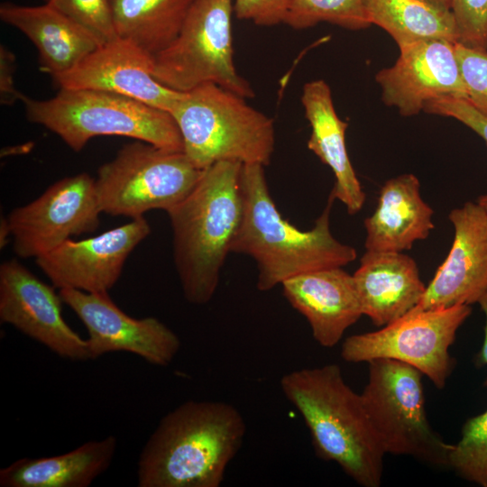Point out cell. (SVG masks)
I'll return each instance as SVG.
<instances>
[{
  "mask_svg": "<svg viewBox=\"0 0 487 487\" xmlns=\"http://www.w3.org/2000/svg\"><path fill=\"white\" fill-rule=\"evenodd\" d=\"M289 0H234V13L240 20L259 26L284 23Z\"/></svg>",
  "mask_w": 487,
  "mask_h": 487,
  "instance_id": "cell-32",
  "label": "cell"
},
{
  "mask_svg": "<svg viewBox=\"0 0 487 487\" xmlns=\"http://www.w3.org/2000/svg\"><path fill=\"white\" fill-rule=\"evenodd\" d=\"M245 99L213 83L181 93L170 114L179 130L183 152L198 169L223 161L270 164L274 122Z\"/></svg>",
  "mask_w": 487,
  "mask_h": 487,
  "instance_id": "cell-5",
  "label": "cell"
},
{
  "mask_svg": "<svg viewBox=\"0 0 487 487\" xmlns=\"http://www.w3.org/2000/svg\"><path fill=\"white\" fill-rule=\"evenodd\" d=\"M300 100L311 127L308 148L332 170L335 198L345 206L349 215H355L363 208L366 196L348 156V124L335 112L330 87L323 79L307 82Z\"/></svg>",
  "mask_w": 487,
  "mask_h": 487,
  "instance_id": "cell-22",
  "label": "cell"
},
{
  "mask_svg": "<svg viewBox=\"0 0 487 487\" xmlns=\"http://www.w3.org/2000/svg\"><path fill=\"white\" fill-rule=\"evenodd\" d=\"M203 170L183 152L134 140L97 170L95 186L100 210L131 219L152 209L168 212L189 194Z\"/></svg>",
  "mask_w": 487,
  "mask_h": 487,
  "instance_id": "cell-7",
  "label": "cell"
},
{
  "mask_svg": "<svg viewBox=\"0 0 487 487\" xmlns=\"http://www.w3.org/2000/svg\"><path fill=\"white\" fill-rule=\"evenodd\" d=\"M15 56L5 46L0 47V101L2 105L11 106L24 97L14 87Z\"/></svg>",
  "mask_w": 487,
  "mask_h": 487,
  "instance_id": "cell-33",
  "label": "cell"
},
{
  "mask_svg": "<svg viewBox=\"0 0 487 487\" xmlns=\"http://www.w3.org/2000/svg\"><path fill=\"white\" fill-rule=\"evenodd\" d=\"M0 245L1 248L5 247L8 242V236H11V233L8 227L6 218L1 221V230H0Z\"/></svg>",
  "mask_w": 487,
  "mask_h": 487,
  "instance_id": "cell-35",
  "label": "cell"
},
{
  "mask_svg": "<svg viewBox=\"0 0 487 487\" xmlns=\"http://www.w3.org/2000/svg\"><path fill=\"white\" fill-rule=\"evenodd\" d=\"M459 35L458 43L487 51V0H451Z\"/></svg>",
  "mask_w": 487,
  "mask_h": 487,
  "instance_id": "cell-30",
  "label": "cell"
},
{
  "mask_svg": "<svg viewBox=\"0 0 487 487\" xmlns=\"http://www.w3.org/2000/svg\"><path fill=\"white\" fill-rule=\"evenodd\" d=\"M150 233L146 218L136 217L94 237L69 239L35 261L55 288L106 293L130 253Z\"/></svg>",
  "mask_w": 487,
  "mask_h": 487,
  "instance_id": "cell-14",
  "label": "cell"
},
{
  "mask_svg": "<svg viewBox=\"0 0 487 487\" xmlns=\"http://www.w3.org/2000/svg\"><path fill=\"white\" fill-rule=\"evenodd\" d=\"M431 1H433L434 3L439 5L443 6V7L450 9L451 0H431Z\"/></svg>",
  "mask_w": 487,
  "mask_h": 487,
  "instance_id": "cell-37",
  "label": "cell"
},
{
  "mask_svg": "<svg viewBox=\"0 0 487 487\" xmlns=\"http://www.w3.org/2000/svg\"><path fill=\"white\" fill-rule=\"evenodd\" d=\"M353 277L363 315L381 327L414 309L427 287L415 260L399 252L366 251Z\"/></svg>",
  "mask_w": 487,
  "mask_h": 487,
  "instance_id": "cell-19",
  "label": "cell"
},
{
  "mask_svg": "<svg viewBox=\"0 0 487 487\" xmlns=\"http://www.w3.org/2000/svg\"><path fill=\"white\" fill-rule=\"evenodd\" d=\"M455 55L467 91L466 100L487 117V51L455 44Z\"/></svg>",
  "mask_w": 487,
  "mask_h": 487,
  "instance_id": "cell-29",
  "label": "cell"
},
{
  "mask_svg": "<svg viewBox=\"0 0 487 487\" xmlns=\"http://www.w3.org/2000/svg\"><path fill=\"white\" fill-rule=\"evenodd\" d=\"M433 215L414 174L388 179L380 190L374 212L364 220L365 250L403 253L411 249L434 229Z\"/></svg>",
  "mask_w": 487,
  "mask_h": 487,
  "instance_id": "cell-21",
  "label": "cell"
},
{
  "mask_svg": "<svg viewBox=\"0 0 487 487\" xmlns=\"http://www.w3.org/2000/svg\"><path fill=\"white\" fill-rule=\"evenodd\" d=\"M43 2L90 31L103 42L117 38L109 0H43Z\"/></svg>",
  "mask_w": 487,
  "mask_h": 487,
  "instance_id": "cell-28",
  "label": "cell"
},
{
  "mask_svg": "<svg viewBox=\"0 0 487 487\" xmlns=\"http://www.w3.org/2000/svg\"><path fill=\"white\" fill-rule=\"evenodd\" d=\"M0 19L23 32L38 51L40 69L51 78L80 62L103 42L90 31L46 4L0 5Z\"/></svg>",
  "mask_w": 487,
  "mask_h": 487,
  "instance_id": "cell-20",
  "label": "cell"
},
{
  "mask_svg": "<svg viewBox=\"0 0 487 487\" xmlns=\"http://www.w3.org/2000/svg\"><path fill=\"white\" fill-rule=\"evenodd\" d=\"M281 285L284 297L308 320L321 346H335L363 316L354 277L342 267L299 274Z\"/></svg>",
  "mask_w": 487,
  "mask_h": 487,
  "instance_id": "cell-18",
  "label": "cell"
},
{
  "mask_svg": "<svg viewBox=\"0 0 487 487\" xmlns=\"http://www.w3.org/2000/svg\"><path fill=\"white\" fill-rule=\"evenodd\" d=\"M240 185L243 219L231 253L251 256L258 269L257 289L268 291L299 274L344 267L356 259V250L336 240L330 229L335 196L309 230L284 219L270 194L264 166L243 164Z\"/></svg>",
  "mask_w": 487,
  "mask_h": 487,
  "instance_id": "cell-2",
  "label": "cell"
},
{
  "mask_svg": "<svg viewBox=\"0 0 487 487\" xmlns=\"http://www.w3.org/2000/svg\"><path fill=\"white\" fill-rule=\"evenodd\" d=\"M59 293L85 325L91 360L124 351L159 366L171 363L180 347L178 335L153 317L134 318L125 314L106 293L61 289Z\"/></svg>",
  "mask_w": 487,
  "mask_h": 487,
  "instance_id": "cell-12",
  "label": "cell"
},
{
  "mask_svg": "<svg viewBox=\"0 0 487 487\" xmlns=\"http://www.w3.org/2000/svg\"><path fill=\"white\" fill-rule=\"evenodd\" d=\"M27 119L58 135L72 151L96 136H124L161 149L183 152L172 115L137 99L102 90L59 88L45 100L24 96Z\"/></svg>",
  "mask_w": 487,
  "mask_h": 487,
  "instance_id": "cell-6",
  "label": "cell"
},
{
  "mask_svg": "<svg viewBox=\"0 0 487 487\" xmlns=\"http://www.w3.org/2000/svg\"><path fill=\"white\" fill-rule=\"evenodd\" d=\"M117 38L155 57L179 35L194 0H109Z\"/></svg>",
  "mask_w": 487,
  "mask_h": 487,
  "instance_id": "cell-24",
  "label": "cell"
},
{
  "mask_svg": "<svg viewBox=\"0 0 487 487\" xmlns=\"http://www.w3.org/2000/svg\"><path fill=\"white\" fill-rule=\"evenodd\" d=\"M455 42L423 40L399 47L396 62L381 69L375 80L383 103L401 115L412 116L425 105L444 96L467 98L455 55Z\"/></svg>",
  "mask_w": 487,
  "mask_h": 487,
  "instance_id": "cell-15",
  "label": "cell"
},
{
  "mask_svg": "<svg viewBox=\"0 0 487 487\" xmlns=\"http://www.w3.org/2000/svg\"><path fill=\"white\" fill-rule=\"evenodd\" d=\"M101 213L94 178L86 172L63 178L10 212L6 221L14 251L21 258L36 259L72 236L95 232Z\"/></svg>",
  "mask_w": 487,
  "mask_h": 487,
  "instance_id": "cell-11",
  "label": "cell"
},
{
  "mask_svg": "<svg viewBox=\"0 0 487 487\" xmlns=\"http://www.w3.org/2000/svg\"><path fill=\"white\" fill-rule=\"evenodd\" d=\"M117 446L109 435L70 452L21 458L0 470L1 487H87L110 466Z\"/></svg>",
  "mask_w": 487,
  "mask_h": 487,
  "instance_id": "cell-23",
  "label": "cell"
},
{
  "mask_svg": "<svg viewBox=\"0 0 487 487\" xmlns=\"http://www.w3.org/2000/svg\"><path fill=\"white\" fill-rule=\"evenodd\" d=\"M234 0H194L173 42L152 58V74L162 85L185 92L206 83L244 98L254 96L234 61Z\"/></svg>",
  "mask_w": 487,
  "mask_h": 487,
  "instance_id": "cell-9",
  "label": "cell"
},
{
  "mask_svg": "<svg viewBox=\"0 0 487 487\" xmlns=\"http://www.w3.org/2000/svg\"><path fill=\"white\" fill-rule=\"evenodd\" d=\"M368 363V381L361 397L385 454L409 455L436 466L449 465L453 445L445 442L427 420L423 374L391 359Z\"/></svg>",
  "mask_w": 487,
  "mask_h": 487,
  "instance_id": "cell-8",
  "label": "cell"
},
{
  "mask_svg": "<svg viewBox=\"0 0 487 487\" xmlns=\"http://www.w3.org/2000/svg\"><path fill=\"white\" fill-rule=\"evenodd\" d=\"M323 22L349 30L371 25L363 0H289L284 24L303 30Z\"/></svg>",
  "mask_w": 487,
  "mask_h": 487,
  "instance_id": "cell-26",
  "label": "cell"
},
{
  "mask_svg": "<svg viewBox=\"0 0 487 487\" xmlns=\"http://www.w3.org/2000/svg\"><path fill=\"white\" fill-rule=\"evenodd\" d=\"M450 251L410 312L477 303L487 290V212L467 201L450 211Z\"/></svg>",
  "mask_w": 487,
  "mask_h": 487,
  "instance_id": "cell-16",
  "label": "cell"
},
{
  "mask_svg": "<svg viewBox=\"0 0 487 487\" xmlns=\"http://www.w3.org/2000/svg\"><path fill=\"white\" fill-rule=\"evenodd\" d=\"M476 202L487 212V194L480 196Z\"/></svg>",
  "mask_w": 487,
  "mask_h": 487,
  "instance_id": "cell-36",
  "label": "cell"
},
{
  "mask_svg": "<svg viewBox=\"0 0 487 487\" xmlns=\"http://www.w3.org/2000/svg\"><path fill=\"white\" fill-rule=\"evenodd\" d=\"M242 166L223 161L205 169L189 194L167 212L176 270L183 295L191 304L204 305L213 298L240 228Z\"/></svg>",
  "mask_w": 487,
  "mask_h": 487,
  "instance_id": "cell-3",
  "label": "cell"
},
{
  "mask_svg": "<svg viewBox=\"0 0 487 487\" xmlns=\"http://www.w3.org/2000/svg\"><path fill=\"white\" fill-rule=\"evenodd\" d=\"M471 312L470 305L465 304L409 312L380 330L347 337L341 356L349 363L402 362L443 389L453 368L449 347Z\"/></svg>",
  "mask_w": 487,
  "mask_h": 487,
  "instance_id": "cell-10",
  "label": "cell"
},
{
  "mask_svg": "<svg viewBox=\"0 0 487 487\" xmlns=\"http://www.w3.org/2000/svg\"><path fill=\"white\" fill-rule=\"evenodd\" d=\"M424 112L454 118L477 133L487 144V117L466 99L444 96L427 102Z\"/></svg>",
  "mask_w": 487,
  "mask_h": 487,
  "instance_id": "cell-31",
  "label": "cell"
},
{
  "mask_svg": "<svg viewBox=\"0 0 487 487\" xmlns=\"http://www.w3.org/2000/svg\"><path fill=\"white\" fill-rule=\"evenodd\" d=\"M280 384L308 427L317 455L336 463L359 485L380 486L385 452L361 394L345 381L340 367L296 370L285 374Z\"/></svg>",
  "mask_w": 487,
  "mask_h": 487,
  "instance_id": "cell-4",
  "label": "cell"
},
{
  "mask_svg": "<svg viewBox=\"0 0 487 487\" xmlns=\"http://www.w3.org/2000/svg\"><path fill=\"white\" fill-rule=\"evenodd\" d=\"M246 426L223 401H186L167 413L145 443L139 487H218L240 449Z\"/></svg>",
  "mask_w": 487,
  "mask_h": 487,
  "instance_id": "cell-1",
  "label": "cell"
},
{
  "mask_svg": "<svg viewBox=\"0 0 487 487\" xmlns=\"http://www.w3.org/2000/svg\"><path fill=\"white\" fill-rule=\"evenodd\" d=\"M55 287L36 277L16 259L0 266V320L71 361L91 360L82 339L62 317Z\"/></svg>",
  "mask_w": 487,
  "mask_h": 487,
  "instance_id": "cell-13",
  "label": "cell"
},
{
  "mask_svg": "<svg viewBox=\"0 0 487 487\" xmlns=\"http://www.w3.org/2000/svg\"><path fill=\"white\" fill-rule=\"evenodd\" d=\"M477 303L480 305L481 309L484 313L486 319L484 327V339L482 349L479 353V361L483 364H487V290L480 298ZM485 384L487 385V381H485Z\"/></svg>",
  "mask_w": 487,
  "mask_h": 487,
  "instance_id": "cell-34",
  "label": "cell"
},
{
  "mask_svg": "<svg viewBox=\"0 0 487 487\" xmlns=\"http://www.w3.org/2000/svg\"><path fill=\"white\" fill-rule=\"evenodd\" d=\"M449 465L466 480L487 487V409L464 423Z\"/></svg>",
  "mask_w": 487,
  "mask_h": 487,
  "instance_id": "cell-27",
  "label": "cell"
},
{
  "mask_svg": "<svg viewBox=\"0 0 487 487\" xmlns=\"http://www.w3.org/2000/svg\"><path fill=\"white\" fill-rule=\"evenodd\" d=\"M369 23L382 28L399 47L423 40L459 41L450 9L431 0H363Z\"/></svg>",
  "mask_w": 487,
  "mask_h": 487,
  "instance_id": "cell-25",
  "label": "cell"
},
{
  "mask_svg": "<svg viewBox=\"0 0 487 487\" xmlns=\"http://www.w3.org/2000/svg\"><path fill=\"white\" fill-rule=\"evenodd\" d=\"M52 80L59 88L115 93L169 113L182 93L160 83L152 74V57L120 38L103 43Z\"/></svg>",
  "mask_w": 487,
  "mask_h": 487,
  "instance_id": "cell-17",
  "label": "cell"
}]
</instances>
